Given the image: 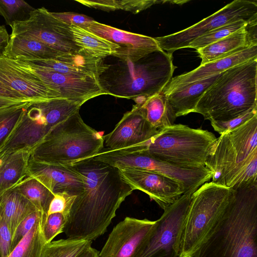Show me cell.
<instances>
[{"mask_svg":"<svg viewBox=\"0 0 257 257\" xmlns=\"http://www.w3.org/2000/svg\"><path fill=\"white\" fill-rule=\"evenodd\" d=\"M73 166L83 177V191L73 203L63 232L69 239L92 241L105 232L134 190L118 168L93 158Z\"/></svg>","mask_w":257,"mask_h":257,"instance_id":"cell-1","label":"cell"},{"mask_svg":"<svg viewBox=\"0 0 257 257\" xmlns=\"http://www.w3.org/2000/svg\"><path fill=\"white\" fill-rule=\"evenodd\" d=\"M234 192L233 189L211 181L193 193L181 237V257H190L222 214Z\"/></svg>","mask_w":257,"mask_h":257,"instance_id":"cell-8","label":"cell"},{"mask_svg":"<svg viewBox=\"0 0 257 257\" xmlns=\"http://www.w3.org/2000/svg\"><path fill=\"white\" fill-rule=\"evenodd\" d=\"M94 158L117 168H135L160 174L182 184L185 193H193L209 181L212 176V172L205 167L182 168L156 159L135 148L121 150L103 148Z\"/></svg>","mask_w":257,"mask_h":257,"instance_id":"cell-9","label":"cell"},{"mask_svg":"<svg viewBox=\"0 0 257 257\" xmlns=\"http://www.w3.org/2000/svg\"><path fill=\"white\" fill-rule=\"evenodd\" d=\"M248 22L240 20L219 27L195 39L188 45L187 48L196 50L202 48L246 26Z\"/></svg>","mask_w":257,"mask_h":257,"instance_id":"cell-33","label":"cell"},{"mask_svg":"<svg viewBox=\"0 0 257 257\" xmlns=\"http://www.w3.org/2000/svg\"><path fill=\"white\" fill-rule=\"evenodd\" d=\"M44 214L33 228L12 250L8 257H41L46 244L43 234Z\"/></svg>","mask_w":257,"mask_h":257,"instance_id":"cell-29","label":"cell"},{"mask_svg":"<svg viewBox=\"0 0 257 257\" xmlns=\"http://www.w3.org/2000/svg\"><path fill=\"white\" fill-rule=\"evenodd\" d=\"M137 105L146 120L157 130L174 124L177 118L176 114L161 92L147 98L141 104Z\"/></svg>","mask_w":257,"mask_h":257,"instance_id":"cell-27","label":"cell"},{"mask_svg":"<svg viewBox=\"0 0 257 257\" xmlns=\"http://www.w3.org/2000/svg\"><path fill=\"white\" fill-rule=\"evenodd\" d=\"M27 175L37 180L53 194L66 192L77 196L83 191V177L73 166L47 164L30 157Z\"/></svg>","mask_w":257,"mask_h":257,"instance_id":"cell-19","label":"cell"},{"mask_svg":"<svg viewBox=\"0 0 257 257\" xmlns=\"http://www.w3.org/2000/svg\"><path fill=\"white\" fill-rule=\"evenodd\" d=\"M254 59H257V45L250 46L216 60L200 65L190 72L172 77L163 90L171 89L178 85L201 80L219 74L232 67Z\"/></svg>","mask_w":257,"mask_h":257,"instance_id":"cell-20","label":"cell"},{"mask_svg":"<svg viewBox=\"0 0 257 257\" xmlns=\"http://www.w3.org/2000/svg\"><path fill=\"white\" fill-rule=\"evenodd\" d=\"M0 53H2V52H0ZM0 96L7 98L22 102H31L26 100L25 98H24L23 97H22L18 93L11 90L10 89H9L8 87L4 85L1 82Z\"/></svg>","mask_w":257,"mask_h":257,"instance_id":"cell-43","label":"cell"},{"mask_svg":"<svg viewBox=\"0 0 257 257\" xmlns=\"http://www.w3.org/2000/svg\"><path fill=\"white\" fill-rule=\"evenodd\" d=\"M14 60L21 68L58 93L61 98L83 104L92 98L105 94L95 78L61 74L28 61Z\"/></svg>","mask_w":257,"mask_h":257,"instance_id":"cell-13","label":"cell"},{"mask_svg":"<svg viewBox=\"0 0 257 257\" xmlns=\"http://www.w3.org/2000/svg\"><path fill=\"white\" fill-rule=\"evenodd\" d=\"M219 74L178 85L171 89L163 90L161 93L171 105L177 117L185 115L194 112L198 101Z\"/></svg>","mask_w":257,"mask_h":257,"instance_id":"cell-22","label":"cell"},{"mask_svg":"<svg viewBox=\"0 0 257 257\" xmlns=\"http://www.w3.org/2000/svg\"><path fill=\"white\" fill-rule=\"evenodd\" d=\"M35 9L23 0H0V15L10 26L15 22L28 20Z\"/></svg>","mask_w":257,"mask_h":257,"instance_id":"cell-34","label":"cell"},{"mask_svg":"<svg viewBox=\"0 0 257 257\" xmlns=\"http://www.w3.org/2000/svg\"><path fill=\"white\" fill-rule=\"evenodd\" d=\"M50 14L56 19L70 26H76L84 28L94 21L88 16L75 13L50 12Z\"/></svg>","mask_w":257,"mask_h":257,"instance_id":"cell-39","label":"cell"},{"mask_svg":"<svg viewBox=\"0 0 257 257\" xmlns=\"http://www.w3.org/2000/svg\"><path fill=\"white\" fill-rule=\"evenodd\" d=\"M192 194H183L164 210L136 257H181V237Z\"/></svg>","mask_w":257,"mask_h":257,"instance_id":"cell-10","label":"cell"},{"mask_svg":"<svg viewBox=\"0 0 257 257\" xmlns=\"http://www.w3.org/2000/svg\"><path fill=\"white\" fill-rule=\"evenodd\" d=\"M6 154L5 153H2L0 154V171L3 165V163L4 162V161L5 160V158L6 157Z\"/></svg>","mask_w":257,"mask_h":257,"instance_id":"cell-47","label":"cell"},{"mask_svg":"<svg viewBox=\"0 0 257 257\" xmlns=\"http://www.w3.org/2000/svg\"><path fill=\"white\" fill-rule=\"evenodd\" d=\"M256 18V1L234 0L187 28L169 35L154 38L162 50L173 54L177 50L187 48L195 39L219 27L240 20L250 22Z\"/></svg>","mask_w":257,"mask_h":257,"instance_id":"cell-11","label":"cell"},{"mask_svg":"<svg viewBox=\"0 0 257 257\" xmlns=\"http://www.w3.org/2000/svg\"><path fill=\"white\" fill-rule=\"evenodd\" d=\"M104 145L103 136L86 123L79 111L54 126L31 152L35 161L74 165L91 159Z\"/></svg>","mask_w":257,"mask_h":257,"instance_id":"cell-6","label":"cell"},{"mask_svg":"<svg viewBox=\"0 0 257 257\" xmlns=\"http://www.w3.org/2000/svg\"><path fill=\"white\" fill-rule=\"evenodd\" d=\"M31 102H26L0 109V152L21 120Z\"/></svg>","mask_w":257,"mask_h":257,"instance_id":"cell-32","label":"cell"},{"mask_svg":"<svg viewBox=\"0 0 257 257\" xmlns=\"http://www.w3.org/2000/svg\"><path fill=\"white\" fill-rule=\"evenodd\" d=\"M24 102H26L12 100L0 96V109Z\"/></svg>","mask_w":257,"mask_h":257,"instance_id":"cell-45","label":"cell"},{"mask_svg":"<svg viewBox=\"0 0 257 257\" xmlns=\"http://www.w3.org/2000/svg\"><path fill=\"white\" fill-rule=\"evenodd\" d=\"M247 26V25L225 38L197 50L201 59L200 65L216 60L250 46L257 45V40L250 36Z\"/></svg>","mask_w":257,"mask_h":257,"instance_id":"cell-24","label":"cell"},{"mask_svg":"<svg viewBox=\"0 0 257 257\" xmlns=\"http://www.w3.org/2000/svg\"><path fill=\"white\" fill-rule=\"evenodd\" d=\"M159 131L150 124L136 104L124 114L110 133L103 136L104 143L108 149L123 150L144 145Z\"/></svg>","mask_w":257,"mask_h":257,"instance_id":"cell-17","label":"cell"},{"mask_svg":"<svg viewBox=\"0 0 257 257\" xmlns=\"http://www.w3.org/2000/svg\"><path fill=\"white\" fill-rule=\"evenodd\" d=\"M70 27L76 45L93 57L103 59L114 56L119 49L117 45L86 29L76 26Z\"/></svg>","mask_w":257,"mask_h":257,"instance_id":"cell-28","label":"cell"},{"mask_svg":"<svg viewBox=\"0 0 257 257\" xmlns=\"http://www.w3.org/2000/svg\"><path fill=\"white\" fill-rule=\"evenodd\" d=\"M76 197V196L72 195L66 192L54 194L50 203L46 216L53 213H60L65 215L68 218Z\"/></svg>","mask_w":257,"mask_h":257,"instance_id":"cell-36","label":"cell"},{"mask_svg":"<svg viewBox=\"0 0 257 257\" xmlns=\"http://www.w3.org/2000/svg\"><path fill=\"white\" fill-rule=\"evenodd\" d=\"M216 140L207 130L174 124L159 131L144 145L133 147L152 157L185 168L205 167Z\"/></svg>","mask_w":257,"mask_h":257,"instance_id":"cell-7","label":"cell"},{"mask_svg":"<svg viewBox=\"0 0 257 257\" xmlns=\"http://www.w3.org/2000/svg\"><path fill=\"white\" fill-rule=\"evenodd\" d=\"M99 252L92 246L89 247L76 257H99Z\"/></svg>","mask_w":257,"mask_h":257,"instance_id":"cell-46","label":"cell"},{"mask_svg":"<svg viewBox=\"0 0 257 257\" xmlns=\"http://www.w3.org/2000/svg\"><path fill=\"white\" fill-rule=\"evenodd\" d=\"M67 220V217L60 213L46 216L43 230L46 243L52 241L57 235L63 232Z\"/></svg>","mask_w":257,"mask_h":257,"instance_id":"cell-35","label":"cell"},{"mask_svg":"<svg viewBox=\"0 0 257 257\" xmlns=\"http://www.w3.org/2000/svg\"><path fill=\"white\" fill-rule=\"evenodd\" d=\"M38 210L15 189L7 191L0 196V216L9 226L12 239L21 222L28 215Z\"/></svg>","mask_w":257,"mask_h":257,"instance_id":"cell-25","label":"cell"},{"mask_svg":"<svg viewBox=\"0 0 257 257\" xmlns=\"http://www.w3.org/2000/svg\"><path fill=\"white\" fill-rule=\"evenodd\" d=\"M46 214L54 194L33 177L27 176L14 188Z\"/></svg>","mask_w":257,"mask_h":257,"instance_id":"cell-30","label":"cell"},{"mask_svg":"<svg viewBox=\"0 0 257 257\" xmlns=\"http://www.w3.org/2000/svg\"><path fill=\"white\" fill-rule=\"evenodd\" d=\"M92 241L61 239L46 243L41 257H76L91 246Z\"/></svg>","mask_w":257,"mask_h":257,"instance_id":"cell-31","label":"cell"},{"mask_svg":"<svg viewBox=\"0 0 257 257\" xmlns=\"http://www.w3.org/2000/svg\"><path fill=\"white\" fill-rule=\"evenodd\" d=\"M0 82L29 101L38 102L61 98L37 76L21 68L14 60L0 53Z\"/></svg>","mask_w":257,"mask_h":257,"instance_id":"cell-16","label":"cell"},{"mask_svg":"<svg viewBox=\"0 0 257 257\" xmlns=\"http://www.w3.org/2000/svg\"><path fill=\"white\" fill-rule=\"evenodd\" d=\"M76 2L90 8L110 12L120 10L119 1L116 0H98L85 1L76 0Z\"/></svg>","mask_w":257,"mask_h":257,"instance_id":"cell-42","label":"cell"},{"mask_svg":"<svg viewBox=\"0 0 257 257\" xmlns=\"http://www.w3.org/2000/svg\"><path fill=\"white\" fill-rule=\"evenodd\" d=\"M31 150L6 154L0 171V196L21 183L27 175Z\"/></svg>","mask_w":257,"mask_h":257,"instance_id":"cell-26","label":"cell"},{"mask_svg":"<svg viewBox=\"0 0 257 257\" xmlns=\"http://www.w3.org/2000/svg\"><path fill=\"white\" fill-rule=\"evenodd\" d=\"M169 1L122 0L119 1L120 10L137 14L157 4L169 3Z\"/></svg>","mask_w":257,"mask_h":257,"instance_id":"cell-40","label":"cell"},{"mask_svg":"<svg viewBox=\"0 0 257 257\" xmlns=\"http://www.w3.org/2000/svg\"><path fill=\"white\" fill-rule=\"evenodd\" d=\"M118 169L121 178L133 190L145 193L163 210L185 193L182 184L160 174L130 168Z\"/></svg>","mask_w":257,"mask_h":257,"instance_id":"cell-14","label":"cell"},{"mask_svg":"<svg viewBox=\"0 0 257 257\" xmlns=\"http://www.w3.org/2000/svg\"><path fill=\"white\" fill-rule=\"evenodd\" d=\"M102 59L93 57L80 49L76 53H65L55 59L23 61L59 73L89 76L97 79L99 67Z\"/></svg>","mask_w":257,"mask_h":257,"instance_id":"cell-21","label":"cell"},{"mask_svg":"<svg viewBox=\"0 0 257 257\" xmlns=\"http://www.w3.org/2000/svg\"><path fill=\"white\" fill-rule=\"evenodd\" d=\"M44 214L45 213L41 211H36L28 215L21 222L12 239V251Z\"/></svg>","mask_w":257,"mask_h":257,"instance_id":"cell-37","label":"cell"},{"mask_svg":"<svg viewBox=\"0 0 257 257\" xmlns=\"http://www.w3.org/2000/svg\"><path fill=\"white\" fill-rule=\"evenodd\" d=\"M255 115H257V108L252 109L229 120L224 121H211L210 123L215 131L218 132L220 135L244 123Z\"/></svg>","mask_w":257,"mask_h":257,"instance_id":"cell-38","label":"cell"},{"mask_svg":"<svg viewBox=\"0 0 257 257\" xmlns=\"http://www.w3.org/2000/svg\"><path fill=\"white\" fill-rule=\"evenodd\" d=\"M155 221L126 217L112 229L99 257H136Z\"/></svg>","mask_w":257,"mask_h":257,"instance_id":"cell-15","label":"cell"},{"mask_svg":"<svg viewBox=\"0 0 257 257\" xmlns=\"http://www.w3.org/2000/svg\"><path fill=\"white\" fill-rule=\"evenodd\" d=\"M116 58V57H115ZM107 64L102 59L97 80L105 94L135 99L161 93L173 77L176 67L172 54L162 50L136 61L121 60Z\"/></svg>","mask_w":257,"mask_h":257,"instance_id":"cell-3","label":"cell"},{"mask_svg":"<svg viewBox=\"0 0 257 257\" xmlns=\"http://www.w3.org/2000/svg\"><path fill=\"white\" fill-rule=\"evenodd\" d=\"M212 182L235 190L257 182V115L216 138L205 163Z\"/></svg>","mask_w":257,"mask_h":257,"instance_id":"cell-4","label":"cell"},{"mask_svg":"<svg viewBox=\"0 0 257 257\" xmlns=\"http://www.w3.org/2000/svg\"><path fill=\"white\" fill-rule=\"evenodd\" d=\"M84 29L117 45L119 49L112 56L121 60L136 61L162 50L154 38L121 30L95 20Z\"/></svg>","mask_w":257,"mask_h":257,"instance_id":"cell-18","label":"cell"},{"mask_svg":"<svg viewBox=\"0 0 257 257\" xmlns=\"http://www.w3.org/2000/svg\"><path fill=\"white\" fill-rule=\"evenodd\" d=\"M234 190L190 257H257V182Z\"/></svg>","mask_w":257,"mask_h":257,"instance_id":"cell-2","label":"cell"},{"mask_svg":"<svg viewBox=\"0 0 257 257\" xmlns=\"http://www.w3.org/2000/svg\"><path fill=\"white\" fill-rule=\"evenodd\" d=\"M12 235L9 226L0 216V257H8L12 251Z\"/></svg>","mask_w":257,"mask_h":257,"instance_id":"cell-41","label":"cell"},{"mask_svg":"<svg viewBox=\"0 0 257 257\" xmlns=\"http://www.w3.org/2000/svg\"><path fill=\"white\" fill-rule=\"evenodd\" d=\"M10 39V35L8 34L6 27L4 25H0V52H3L7 46Z\"/></svg>","mask_w":257,"mask_h":257,"instance_id":"cell-44","label":"cell"},{"mask_svg":"<svg viewBox=\"0 0 257 257\" xmlns=\"http://www.w3.org/2000/svg\"><path fill=\"white\" fill-rule=\"evenodd\" d=\"M12 35L36 39L61 53H74L80 48L75 43L70 26L54 18L44 7L35 9L25 21L14 23Z\"/></svg>","mask_w":257,"mask_h":257,"instance_id":"cell-12","label":"cell"},{"mask_svg":"<svg viewBox=\"0 0 257 257\" xmlns=\"http://www.w3.org/2000/svg\"><path fill=\"white\" fill-rule=\"evenodd\" d=\"M257 59L220 73L198 101L194 112L205 119L224 121L257 108Z\"/></svg>","mask_w":257,"mask_h":257,"instance_id":"cell-5","label":"cell"},{"mask_svg":"<svg viewBox=\"0 0 257 257\" xmlns=\"http://www.w3.org/2000/svg\"><path fill=\"white\" fill-rule=\"evenodd\" d=\"M63 54L65 53L59 52L36 39L12 34L2 52V55L6 57L22 60L55 59Z\"/></svg>","mask_w":257,"mask_h":257,"instance_id":"cell-23","label":"cell"}]
</instances>
